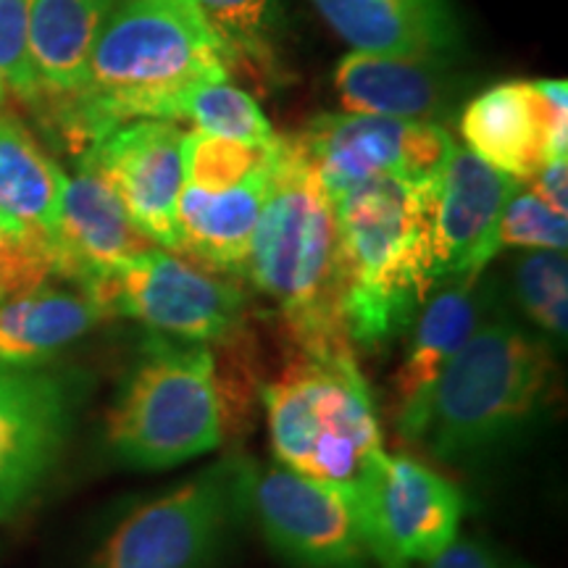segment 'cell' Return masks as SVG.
I'll use <instances>...</instances> for the list:
<instances>
[{
  "label": "cell",
  "mask_w": 568,
  "mask_h": 568,
  "mask_svg": "<svg viewBox=\"0 0 568 568\" xmlns=\"http://www.w3.org/2000/svg\"><path fill=\"white\" fill-rule=\"evenodd\" d=\"M230 80V63L182 0H119L92 45L80 95L53 105V122L82 153L116 126L176 122L195 84Z\"/></svg>",
  "instance_id": "6da1fadb"
},
{
  "label": "cell",
  "mask_w": 568,
  "mask_h": 568,
  "mask_svg": "<svg viewBox=\"0 0 568 568\" xmlns=\"http://www.w3.org/2000/svg\"><path fill=\"white\" fill-rule=\"evenodd\" d=\"M432 180L379 176L332 201L337 305L353 347L382 351L395 343L437 290L429 247Z\"/></svg>",
  "instance_id": "7a4b0ae2"
},
{
  "label": "cell",
  "mask_w": 568,
  "mask_h": 568,
  "mask_svg": "<svg viewBox=\"0 0 568 568\" xmlns=\"http://www.w3.org/2000/svg\"><path fill=\"white\" fill-rule=\"evenodd\" d=\"M245 276L276 305L295 347H353L337 305L335 205L295 134H276Z\"/></svg>",
  "instance_id": "3957f363"
},
{
  "label": "cell",
  "mask_w": 568,
  "mask_h": 568,
  "mask_svg": "<svg viewBox=\"0 0 568 568\" xmlns=\"http://www.w3.org/2000/svg\"><path fill=\"white\" fill-rule=\"evenodd\" d=\"M552 387L550 345L508 318H487L437 379L416 443L447 464L485 458L537 422Z\"/></svg>",
  "instance_id": "277c9868"
},
{
  "label": "cell",
  "mask_w": 568,
  "mask_h": 568,
  "mask_svg": "<svg viewBox=\"0 0 568 568\" xmlns=\"http://www.w3.org/2000/svg\"><path fill=\"white\" fill-rule=\"evenodd\" d=\"M261 397L276 464L303 477L355 495L387 453L353 347H295Z\"/></svg>",
  "instance_id": "5b68a950"
},
{
  "label": "cell",
  "mask_w": 568,
  "mask_h": 568,
  "mask_svg": "<svg viewBox=\"0 0 568 568\" xmlns=\"http://www.w3.org/2000/svg\"><path fill=\"white\" fill-rule=\"evenodd\" d=\"M226 400L211 345L151 335L105 418V443L124 466L169 471L224 443Z\"/></svg>",
  "instance_id": "8992f818"
},
{
  "label": "cell",
  "mask_w": 568,
  "mask_h": 568,
  "mask_svg": "<svg viewBox=\"0 0 568 568\" xmlns=\"http://www.w3.org/2000/svg\"><path fill=\"white\" fill-rule=\"evenodd\" d=\"M251 479L245 460L205 466L119 518L84 568H213L247 510Z\"/></svg>",
  "instance_id": "52a82bcc"
},
{
  "label": "cell",
  "mask_w": 568,
  "mask_h": 568,
  "mask_svg": "<svg viewBox=\"0 0 568 568\" xmlns=\"http://www.w3.org/2000/svg\"><path fill=\"white\" fill-rule=\"evenodd\" d=\"M95 297L111 316H130L151 335L180 343L230 345L245 335L243 290L155 245L113 268Z\"/></svg>",
  "instance_id": "ba28073f"
},
{
  "label": "cell",
  "mask_w": 568,
  "mask_h": 568,
  "mask_svg": "<svg viewBox=\"0 0 568 568\" xmlns=\"http://www.w3.org/2000/svg\"><path fill=\"white\" fill-rule=\"evenodd\" d=\"M379 568L429 564L458 539L466 500L435 468L385 453L353 495Z\"/></svg>",
  "instance_id": "9c48e42d"
},
{
  "label": "cell",
  "mask_w": 568,
  "mask_h": 568,
  "mask_svg": "<svg viewBox=\"0 0 568 568\" xmlns=\"http://www.w3.org/2000/svg\"><path fill=\"white\" fill-rule=\"evenodd\" d=\"M247 510L276 556L295 568H368L372 545L347 489L276 464L251 479Z\"/></svg>",
  "instance_id": "30bf717a"
},
{
  "label": "cell",
  "mask_w": 568,
  "mask_h": 568,
  "mask_svg": "<svg viewBox=\"0 0 568 568\" xmlns=\"http://www.w3.org/2000/svg\"><path fill=\"white\" fill-rule=\"evenodd\" d=\"M295 138L329 201L379 176L429 180L453 148L445 126L368 113H326Z\"/></svg>",
  "instance_id": "8fae6325"
},
{
  "label": "cell",
  "mask_w": 568,
  "mask_h": 568,
  "mask_svg": "<svg viewBox=\"0 0 568 568\" xmlns=\"http://www.w3.org/2000/svg\"><path fill=\"white\" fill-rule=\"evenodd\" d=\"M521 187L468 148L453 142L432 180L429 247L435 287L458 280H479L497 247V224L508 197Z\"/></svg>",
  "instance_id": "7c38bea8"
},
{
  "label": "cell",
  "mask_w": 568,
  "mask_h": 568,
  "mask_svg": "<svg viewBox=\"0 0 568 568\" xmlns=\"http://www.w3.org/2000/svg\"><path fill=\"white\" fill-rule=\"evenodd\" d=\"M468 151L514 180L566 161L568 88L564 80L503 82L474 98L460 116Z\"/></svg>",
  "instance_id": "4fadbf2b"
},
{
  "label": "cell",
  "mask_w": 568,
  "mask_h": 568,
  "mask_svg": "<svg viewBox=\"0 0 568 568\" xmlns=\"http://www.w3.org/2000/svg\"><path fill=\"white\" fill-rule=\"evenodd\" d=\"M184 134L174 122L142 119L116 126L82 153L132 224L163 251H176V203L184 187Z\"/></svg>",
  "instance_id": "5bb4252c"
},
{
  "label": "cell",
  "mask_w": 568,
  "mask_h": 568,
  "mask_svg": "<svg viewBox=\"0 0 568 568\" xmlns=\"http://www.w3.org/2000/svg\"><path fill=\"white\" fill-rule=\"evenodd\" d=\"M74 387L45 368H0V518L34 495L67 445Z\"/></svg>",
  "instance_id": "9a60e30c"
},
{
  "label": "cell",
  "mask_w": 568,
  "mask_h": 568,
  "mask_svg": "<svg viewBox=\"0 0 568 568\" xmlns=\"http://www.w3.org/2000/svg\"><path fill=\"white\" fill-rule=\"evenodd\" d=\"M148 247L153 243L132 224L103 176L80 163L77 174L63 180L61 193L55 234L61 280L95 295L113 268Z\"/></svg>",
  "instance_id": "2e32d148"
},
{
  "label": "cell",
  "mask_w": 568,
  "mask_h": 568,
  "mask_svg": "<svg viewBox=\"0 0 568 568\" xmlns=\"http://www.w3.org/2000/svg\"><path fill=\"white\" fill-rule=\"evenodd\" d=\"M479 324V280H458L426 297L408 326L406 353L393 374V422L410 443H416L422 432L437 379Z\"/></svg>",
  "instance_id": "e0dca14e"
},
{
  "label": "cell",
  "mask_w": 568,
  "mask_h": 568,
  "mask_svg": "<svg viewBox=\"0 0 568 568\" xmlns=\"http://www.w3.org/2000/svg\"><path fill=\"white\" fill-rule=\"evenodd\" d=\"M53 282L0 295V368H38L111 316L88 290Z\"/></svg>",
  "instance_id": "ac0fdd59"
},
{
  "label": "cell",
  "mask_w": 568,
  "mask_h": 568,
  "mask_svg": "<svg viewBox=\"0 0 568 568\" xmlns=\"http://www.w3.org/2000/svg\"><path fill=\"white\" fill-rule=\"evenodd\" d=\"M268 172L272 163L251 180L216 193L184 184L176 203V253L190 255L211 272L245 276L253 232L266 201Z\"/></svg>",
  "instance_id": "d6986e66"
},
{
  "label": "cell",
  "mask_w": 568,
  "mask_h": 568,
  "mask_svg": "<svg viewBox=\"0 0 568 568\" xmlns=\"http://www.w3.org/2000/svg\"><path fill=\"white\" fill-rule=\"evenodd\" d=\"M335 88L347 113L406 122H432L447 101V82L432 55L351 51L337 63Z\"/></svg>",
  "instance_id": "ffe728a7"
},
{
  "label": "cell",
  "mask_w": 568,
  "mask_h": 568,
  "mask_svg": "<svg viewBox=\"0 0 568 568\" xmlns=\"http://www.w3.org/2000/svg\"><path fill=\"white\" fill-rule=\"evenodd\" d=\"M119 0H30V59L38 105L53 109L80 95L92 45Z\"/></svg>",
  "instance_id": "44dd1931"
},
{
  "label": "cell",
  "mask_w": 568,
  "mask_h": 568,
  "mask_svg": "<svg viewBox=\"0 0 568 568\" xmlns=\"http://www.w3.org/2000/svg\"><path fill=\"white\" fill-rule=\"evenodd\" d=\"M314 6L353 51L432 55L453 45L450 13L439 0H314Z\"/></svg>",
  "instance_id": "7402d4cb"
},
{
  "label": "cell",
  "mask_w": 568,
  "mask_h": 568,
  "mask_svg": "<svg viewBox=\"0 0 568 568\" xmlns=\"http://www.w3.org/2000/svg\"><path fill=\"white\" fill-rule=\"evenodd\" d=\"M63 169L11 113H0V211L55 247Z\"/></svg>",
  "instance_id": "603a6c76"
},
{
  "label": "cell",
  "mask_w": 568,
  "mask_h": 568,
  "mask_svg": "<svg viewBox=\"0 0 568 568\" xmlns=\"http://www.w3.org/2000/svg\"><path fill=\"white\" fill-rule=\"evenodd\" d=\"M230 71L237 67L253 80L282 84L280 0H190Z\"/></svg>",
  "instance_id": "cb8c5ba5"
},
{
  "label": "cell",
  "mask_w": 568,
  "mask_h": 568,
  "mask_svg": "<svg viewBox=\"0 0 568 568\" xmlns=\"http://www.w3.org/2000/svg\"><path fill=\"white\" fill-rule=\"evenodd\" d=\"M180 119L193 122L197 132H209L234 142L266 145L276 138L272 122L251 92L234 88L230 80L195 84L180 101L176 122Z\"/></svg>",
  "instance_id": "d4e9b609"
},
{
  "label": "cell",
  "mask_w": 568,
  "mask_h": 568,
  "mask_svg": "<svg viewBox=\"0 0 568 568\" xmlns=\"http://www.w3.org/2000/svg\"><path fill=\"white\" fill-rule=\"evenodd\" d=\"M274 142L276 138L266 145H253V142H234L197 130L184 134V184L205 190V193H216V190L251 180L253 174L268 169Z\"/></svg>",
  "instance_id": "484cf974"
},
{
  "label": "cell",
  "mask_w": 568,
  "mask_h": 568,
  "mask_svg": "<svg viewBox=\"0 0 568 568\" xmlns=\"http://www.w3.org/2000/svg\"><path fill=\"white\" fill-rule=\"evenodd\" d=\"M516 301L521 311L552 339H566L568 264L566 253L529 251L514 268Z\"/></svg>",
  "instance_id": "4316f807"
},
{
  "label": "cell",
  "mask_w": 568,
  "mask_h": 568,
  "mask_svg": "<svg viewBox=\"0 0 568 568\" xmlns=\"http://www.w3.org/2000/svg\"><path fill=\"white\" fill-rule=\"evenodd\" d=\"M53 280H61V272L51 240L0 211V295Z\"/></svg>",
  "instance_id": "83f0119b"
},
{
  "label": "cell",
  "mask_w": 568,
  "mask_h": 568,
  "mask_svg": "<svg viewBox=\"0 0 568 568\" xmlns=\"http://www.w3.org/2000/svg\"><path fill=\"white\" fill-rule=\"evenodd\" d=\"M568 224L566 213L552 211L542 197L529 187H518L508 197L497 224V247L518 251H558L566 253Z\"/></svg>",
  "instance_id": "f1b7e54d"
},
{
  "label": "cell",
  "mask_w": 568,
  "mask_h": 568,
  "mask_svg": "<svg viewBox=\"0 0 568 568\" xmlns=\"http://www.w3.org/2000/svg\"><path fill=\"white\" fill-rule=\"evenodd\" d=\"M0 84L21 101H40L30 59V0H0Z\"/></svg>",
  "instance_id": "f546056e"
},
{
  "label": "cell",
  "mask_w": 568,
  "mask_h": 568,
  "mask_svg": "<svg viewBox=\"0 0 568 568\" xmlns=\"http://www.w3.org/2000/svg\"><path fill=\"white\" fill-rule=\"evenodd\" d=\"M426 568H527L514 558L503 556L500 550L489 548L479 539H456L437 558H432Z\"/></svg>",
  "instance_id": "4dcf8cb0"
},
{
  "label": "cell",
  "mask_w": 568,
  "mask_h": 568,
  "mask_svg": "<svg viewBox=\"0 0 568 568\" xmlns=\"http://www.w3.org/2000/svg\"><path fill=\"white\" fill-rule=\"evenodd\" d=\"M531 193L542 197L552 211L568 213V161H550L531 176Z\"/></svg>",
  "instance_id": "1f68e13d"
},
{
  "label": "cell",
  "mask_w": 568,
  "mask_h": 568,
  "mask_svg": "<svg viewBox=\"0 0 568 568\" xmlns=\"http://www.w3.org/2000/svg\"><path fill=\"white\" fill-rule=\"evenodd\" d=\"M3 98H6V88H3V84H0V103H3Z\"/></svg>",
  "instance_id": "d6a6232c"
},
{
  "label": "cell",
  "mask_w": 568,
  "mask_h": 568,
  "mask_svg": "<svg viewBox=\"0 0 568 568\" xmlns=\"http://www.w3.org/2000/svg\"><path fill=\"white\" fill-rule=\"evenodd\" d=\"M182 3H190V0H182ZM190 6H193V3H190Z\"/></svg>",
  "instance_id": "836d02e7"
}]
</instances>
